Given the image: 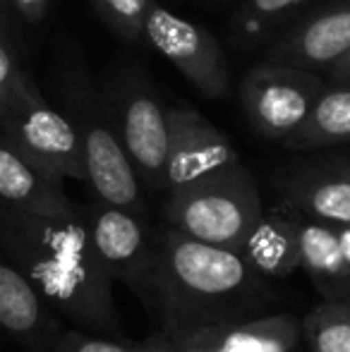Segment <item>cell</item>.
<instances>
[{"instance_id": "1", "label": "cell", "mask_w": 350, "mask_h": 352, "mask_svg": "<svg viewBox=\"0 0 350 352\" xmlns=\"http://www.w3.org/2000/svg\"><path fill=\"white\" fill-rule=\"evenodd\" d=\"M0 254L72 326L101 336H122L113 278L94 250L85 213L53 218L3 204Z\"/></svg>"}, {"instance_id": "2", "label": "cell", "mask_w": 350, "mask_h": 352, "mask_svg": "<svg viewBox=\"0 0 350 352\" xmlns=\"http://www.w3.org/2000/svg\"><path fill=\"white\" fill-rule=\"evenodd\" d=\"M151 295L164 331L240 324L274 305L266 278L240 252L223 250L164 226L154 232Z\"/></svg>"}, {"instance_id": "3", "label": "cell", "mask_w": 350, "mask_h": 352, "mask_svg": "<svg viewBox=\"0 0 350 352\" xmlns=\"http://www.w3.org/2000/svg\"><path fill=\"white\" fill-rule=\"evenodd\" d=\"M264 211L257 182L240 163L171 190L166 226L223 250L243 252Z\"/></svg>"}, {"instance_id": "4", "label": "cell", "mask_w": 350, "mask_h": 352, "mask_svg": "<svg viewBox=\"0 0 350 352\" xmlns=\"http://www.w3.org/2000/svg\"><path fill=\"white\" fill-rule=\"evenodd\" d=\"M0 137L51 177L87 180L80 130L43 101L24 72L0 108Z\"/></svg>"}, {"instance_id": "5", "label": "cell", "mask_w": 350, "mask_h": 352, "mask_svg": "<svg viewBox=\"0 0 350 352\" xmlns=\"http://www.w3.org/2000/svg\"><path fill=\"white\" fill-rule=\"evenodd\" d=\"M322 89V77L309 67L264 63L245 74L240 103L259 135L283 142L305 122Z\"/></svg>"}, {"instance_id": "6", "label": "cell", "mask_w": 350, "mask_h": 352, "mask_svg": "<svg viewBox=\"0 0 350 352\" xmlns=\"http://www.w3.org/2000/svg\"><path fill=\"white\" fill-rule=\"evenodd\" d=\"M144 36L206 98L228 96V63L219 41L204 27H197L154 3L144 19Z\"/></svg>"}, {"instance_id": "7", "label": "cell", "mask_w": 350, "mask_h": 352, "mask_svg": "<svg viewBox=\"0 0 350 352\" xmlns=\"http://www.w3.org/2000/svg\"><path fill=\"white\" fill-rule=\"evenodd\" d=\"M94 250L113 280L130 285L135 292L151 295V256L154 232L142 216L98 201L85 213Z\"/></svg>"}, {"instance_id": "8", "label": "cell", "mask_w": 350, "mask_h": 352, "mask_svg": "<svg viewBox=\"0 0 350 352\" xmlns=\"http://www.w3.org/2000/svg\"><path fill=\"white\" fill-rule=\"evenodd\" d=\"M168 161H166V190L206 177L240 163L238 151L219 127L190 106L168 108Z\"/></svg>"}, {"instance_id": "9", "label": "cell", "mask_w": 350, "mask_h": 352, "mask_svg": "<svg viewBox=\"0 0 350 352\" xmlns=\"http://www.w3.org/2000/svg\"><path fill=\"white\" fill-rule=\"evenodd\" d=\"M281 199L305 216L350 226V153L305 161L278 173Z\"/></svg>"}, {"instance_id": "10", "label": "cell", "mask_w": 350, "mask_h": 352, "mask_svg": "<svg viewBox=\"0 0 350 352\" xmlns=\"http://www.w3.org/2000/svg\"><path fill=\"white\" fill-rule=\"evenodd\" d=\"M87 182L98 201L142 216V185L120 137L103 122H87L80 132Z\"/></svg>"}, {"instance_id": "11", "label": "cell", "mask_w": 350, "mask_h": 352, "mask_svg": "<svg viewBox=\"0 0 350 352\" xmlns=\"http://www.w3.org/2000/svg\"><path fill=\"white\" fill-rule=\"evenodd\" d=\"M350 48V0H338L307 22L285 32L271 43V63L298 67H329Z\"/></svg>"}, {"instance_id": "12", "label": "cell", "mask_w": 350, "mask_h": 352, "mask_svg": "<svg viewBox=\"0 0 350 352\" xmlns=\"http://www.w3.org/2000/svg\"><path fill=\"white\" fill-rule=\"evenodd\" d=\"M120 142L137 175L151 187H164L168 161L166 108L151 94L135 91L120 108Z\"/></svg>"}, {"instance_id": "13", "label": "cell", "mask_w": 350, "mask_h": 352, "mask_svg": "<svg viewBox=\"0 0 350 352\" xmlns=\"http://www.w3.org/2000/svg\"><path fill=\"white\" fill-rule=\"evenodd\" d=\"M0 329L22 340L27 350H46L63 329L27 276L0 254Z\"/></svg>"}, {"instance_id": "14", "label": "cell", "mask_w": 350, "mask_h": 352, "mask_svg": "<svg viewBox=\"0 0 350 352\" xmlns=\"http://www.w3.org/2000/svg\"><path fill=\"white\" fill-rule=\"evenodd\" d=\"M0 201L12 209L53 218H75V209L63 190V180L29 163L0 137Z\"/></svg>"}, {"instance_id": "15", "label": "cell", "mask_w": 350, "mask_h": 352, "mask_svg": "<svg viewBox=\"0 0 350 352\" xmlns=\"http://www.w3.org/2000/svg\"><path fill=\"white\" fill-rule=\"evenodd\" d=\"M300 226L303 211L281 199L262 211L240 254L264 278H288L300 269Z\"/></svg>"}, {"instance_id": "16", "label": "cell", "mask_w": 350, "mask_h": 352, "mask_svg": "<svg viewBox=\"0 0 350 352\" xmlns=\"http://www.w3.org/2000/svg\"><path fill=\"white\" fill-rule=\"evenodd\" d=\"M187 333L209 352H293L303 338L300 321L290 314H271L240 324L199 326Z\"/></svg>"}, {"instance_id": "17", "label": "cell", "mask_w": 350, "mask_h": 352, "mask_svg": "<svg viewBox=\"0 0 350 352\" xmlns=\"http://www.w3.org/2000/svg\"><path fill=\"white\" fill-rule=\"evenodd\" d=\"M300 269L307 271L324 300H348L350 259L341 242V223L319 221L303 213Z\"/></svg>"}, {"instance_id": "18", "label": "cell", "mask_w": 350, "mask_h": 352, "mask_svg": "<svg viewBox=\"0 0 350 352\" xmlns=\"http://www.w3.org/2000/svg\"><path fill=\"white\" fill-rule=\"evenodd\" d=\"M281 144L295 151L350 144V87H324L303 125Z\"/></svg>"}, {"instance_id": "19", "label": "cell", "mask_w": 350, "mask_h": 352, "mask_svg": "<svg viewBox=\"0 0 350 352\" xmlns=\"http://www.w3.org/2000/svg\"><path fill=\"white\" fill-rule=\"evenodd\" d=\"M300 329L309 352H350V297L324 300L300 321Z\"/></svg>"}, {"instance_id": "20", "label": "cell", "mask_w": 350, "mask_h": 352, "mask_svg": "<svg viewBox=\"0 0 350 352\" xmlns=\"http://www.w3.org/2000/svg\"><path fill=\"white\" fill-rule=\"evenodd\" d=\"M46 352H140V343L122 336H101L85 329H61L46 345Z\"/></svg>"}, {"instance_id": "21", "label": "cell", "mask_w": 350, "mask_h": 352, "mask_svg": "<svg viewBox=\"0 0 350 352\" xmlns=\"http://www.w3.org/2000/svg\"><path fill=\"white\" fill-rule=\"evenodd\" d=\"M94 5L120 36L137 41L144 34V19L154 0H94Z\"/></svg>"}, {"instance_id": "22", "label": "cell", "mask_w": 350, "mask_h": 352, "mask_svg": "<svg viewBox=\"0 0 350 352\" xmlns=\"http://www.w3.org/2000/svg\"><path fill=\"white\" fill-rule=\"evenodd\" d=\"M305 3V0H245L243 5V19L250 24H259L266 19L276 17V14L285 12V10L295 8V5Z\"/></svg>"}, {"instance_id": "23", "label": "cell", "mask_w": 350, "mask_h": 352, "mask_svg": "<svg viewBox=\"0 0 350 352\" xmlns=\"http://www.w3.org/2000/svg\"><path fill=\"white\" fill-rule=\"evenodd\" d=\"M19 74H22V70H19L17 63L12 60L8 48L0 43V108H3L5 101H8L10 91H12V87L17 84Z\"/></svg>"}, {"instance_id": "24", "label": "cell", "mask_w": 350, "mask_h": 352, "mask_svg": "<svg viewBox=\"0 0 350 352\" xmlns=\"http://www.w3.org/2000/svg\"><path fill=\"white\" fill-rule=\"evenodd\" d=\"M327 74L333 84H346V87H350V48L338 60H333L327 67Z\"/></svg>"}, {"instance_id": "25", "label": "cell", "mask_w": 350, "mask_h": 352, "mask_svg": "<svg viewBox=\"0 0 350 352\" xmlns=\"http://www.w3.org/2000/svg\"><path fill=\"white\" fill-rule=\"evenodd\" d=\"M140 352H177L173 338H171L166 331H161V333L151 336V338L142 340L140 343Z\"/></svg>"}, {"instance_id": "26", "label": "cell", "mask_w": 350, "mask_h": 352, "mask_svg": "<svg viewBox=\"0 0 350 352\" xmlns=\"http://www.w3.org/2000/svg\"><path fill=\"white\" fill-rule=\"evenodd\" d=\"M12 3L17 5V10L27 19H32V22H39V19L46 14L48 3H51V0H12Z\"/></svg>"}, {"instance_id": "27", "label": "cell", "mask_w": 350, "mask_h": 352, "mask_svg": "<svg viewBox=\"0 0 350 352\" xmlns=\"http://www.w3.org/2000/svg\"><path fill=\"white\" fill-rule=\"evenodd\" d=\"M27 352H46V350H39V348H34V350H27Z\"/></svg>"}]
</instances>
